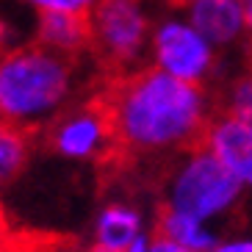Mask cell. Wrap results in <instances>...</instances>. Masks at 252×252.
Returning a JSON list of instances; mask_svg holds the SVG:
<instances>
[{"instance_id": "cell-3", "label": "cell", "mask_w": 252, "mask_h": 252, "mask_svg": "<svg viewBox=\"0 0 252 252\" xmlns=\"http://www.w3.org/2000/svg\"><path fill=\"white\" fill-rule=\"evenodd\" d=\"M244 191L247 189L236 180V175L214 153L197 144L186 153H178V163L172 166L163 186L161 208L211 224L233 214L244 200Z\"/></svg>"}, {"instance_id": "cell-2", "label": "cell", "mask_w": 252, "mask_h": 252, "mask_svg": "<svg viewBox=\"0 0 252 252\" xmlns=\"http://www.w3.org/2000/svg\"><path fill=\"white\" fill-rule=\"evenodd\" d=\"M81 59L31 42L0 56V122L33 133L69 111Z\"/></svg>"}, {"instance_id": "cell-14", "label": "cell", "mask_w": 252, "mask_h": 252, "mask_svg": "<svg viewBox=\"0 0 252 252\" xmlns=\"http://www.w3.org/2000/svg\"><path fill=\"white\" fill-rule=\"evenodd\" d=\"M25 6H31L33 11H61V14H81L89 17L100 0H23Z\"/></svg>"}, {"instance_id": "cell-4", "label": "cell", "mask_w": 252, "mask_h": 252, "mask_svg": "<svg viewBox=\"0 0 252 252\" xmlns=\"http://www.w3.org/2000/svg\"><path fill=\"white\" fill-rule=\"evenodd\" d=\"M92 59L105 81L150 67L156 14L150 0H100L89 14Z\"/></svg>"}, {"instance_id": "cell-12", "label": "cell", "mask_w": 252, "mask_h": 252, "mask_svg": "<svg viewBox=\"0 0 252 252\" xmlns=\"http://www.w3.org/2000/svg\"><path fill=\"white\" fill-rule=\"evenodd\" d=\"M216 100V111L236 117L247 125H252V61H247L244 69L227 75L219 89H211Z\"/></svg>"}, {"instance_id": "cell-18", "label": "cell", "mask_w": 252, "mask_h": 252, "mask_svg": "<svg viewBox=\"0 0 252 252\" xmlns=\"http://www.w3.org/2000/svg\"><path fill=\"white\" fill-rule=\"evenodd\" d=\"M150 247H153V236H150V233H141L125 252H150Z\"/></svg>"}, {"instance_id": "cell-20", "label": "cell", "mask_w": 252, "mask_h": 252, "mask_svg": "<svg viewBox=\"0 0 252 252\" xmlns=\"http://www.w3.org/2000/svg\"><path fill=\"white\" fill-rule=\"evenodd\" d=\"M0 252H28L25 247H8V244H0Z\"/></svg>"}, {"instance_id": "cell-10", "label": "cell", "mask_w": 252, "mask_h": 252, "mask_svg": "<svg viewBox=\"0 0 252 252\" xmlns=\"http://www.w3.org/2000/svg\"><path fill=\"white\" fill-rule=\"evenodd\" d=\"M144 230V216L130 202H108L94 219V244L125 252Z\"/></svg>"}, {"instance_id": "cell-9", "label": "cell", "mask_w": 252, "mask_h": 252, "mask_svg": "<svg viewBox=\"0 0 252 252\" xmlns=\"http://www.w3.org/2000/svg\"><path fill=\"white\" fill-rule=\"evenodd\" d=\"M33 42L56 53L83 59L92 53V25L89 17L61 14V11H36V36Z\"/></svg>"}, {"instance_id": "cell-6", "label": "cell", "mask_w": 252, "mask_h": 252, "mask_svg": "<svg viewBox=\"0 0 252 252\" xmlns=\"http://www.w3.org/2000/svg\"><path fill=\"white\" fill-rule=\"evenodd\" d=\"M47 141L56 156L67 161H103L119 156L108 111L97 97L61 114L47 127Z\"/></svg>"}, {"instance_id": "cell-11", "label": "cell", "mask_w": 252, "mask_h": 252, "mask_svg": "<svg viewBox=\"0 0 252 252\" xmlns=\"http://www.w3.org/2000/svg\"><path fill=\"white\" fill-rule=\"evenodd\" d=\"M156 236H163L175 241L180 247H189L194 252H214L219 247V233L208 222L202 219H194V216L178 214V211H169V208H161L158 211V222H156Z\"/></svg>"}, {"instance_id": "cell-8", "label": "cell", "mask_w": 252, "mask_h": 252, "mask_svg": "<svg viewBox=\"0 0 252 252\" xmlns=\"http://www.w3.org/2000/svg\"><path fill=\"white\" fill-rule=\"evenodd\" d=\"M202 147L214 153L247 191H252V125L216 111L202 136Z\"/></svg>"}, {"instance_id": "cell-17", "label": "cell", "mask_w": 252, "mask_h": 252, "mask_svg": "<svg viewBox=\"0 0 252 252\" xmlns=\"http://www.w3.org/2000/svg\"><path fill=\"white\" fill-rule=\"evenodd\" d=\"M247 20V61H252V0H241Z\"/></svg>"}, {"instance_id": "cell-7", "label": "cell", "mask_w": 252, "mask_h": 252, "mask_svg": "<svg viewBox=\"0 0 252 252\" xmlns=\"http://www.w3.org/2000/svg\"><path fill=\"white\" fill-rule=\"evenodd\" d=\"M166 6L178 8L219 50L222 59L238 47L247 50V20L241 0H166Z\"/></svg>"}, {"instance_id": "cell-5", "label": "cell", "mask_w": 252, "mask_h": 252, "mask_svg": "<svg viewBox=\"0 0 252 252\" xmlns=\"http://www.w3.org/2000/svg\"><path fill=\"white\" fill-rule=\"evenodd\" d=\"M150 64L172 78L205 86L219 75L222 56L178 8L166 6L163 0V11L156 14V25H153Z\"/></svg>"}, {"instance_id": "cell-13", "label": "cell", "mask_w": 252, "mask_h": 252, "mask_svg": "<svg viewBox=\"0 0 252 252\" xmlns=\"http://www.w3.org/2000/svg\"><path fill=\"white\" fill-rule=\"evenodd\" d=\"M31 158V133L17 125L0 122V186L23 172V166Z\"/></svg>"}, {"instance_id": "cell-15", "label": "cell", "mask_w": 252, "mask_h": 252, "mask_svg": "<svg viewBox=\"0 0 252 252\" xmlns=\"http://www.w3.org/2000/svg\"><path fill=\"white\" fill-rule=\"evenodd\" d=\"M214 252H252V236H233L222 238Z\"/></svg>"}, {"instance_id": "cell-19", "label": "cell", "mask_w": 252, "mask_h": 252, "mask_svg": "<svg viewBox=\"0 0 252 252\" xmlns=\"http://www.w3.org/2000/svg\"><path fill=\"white\" fill-rule=\"evenodd\" d=\"M86 252H117V250H111V247H103V244H94V241H92V247Z\"/></svg>"}, {"instance_id": "cell-16", "label": "cell", "mask_w": 252, "mask_h": 252, "mask_svg": "<svg viewBox=\"0 0 252 252\" xmlns=\"http://www.w3.org/2000/svg\"><path fill=\"white\" fill-rule=\"evenodd\" d=\"M150 252H194V250L180 247V244H175V241H169V238H163V236H153V247H150Z\"/></svg>"}, {"instance_id": "cell-1", "label": "cell", "mask_w": 252, "mask_h": 252, "mask_svg": "<svg viewBox=\"0 0 252 252\" xmlns=\"http://www.w3.org/2000/svg\"><path fill=\"white\" fill-rule=\"evenodd\" d=\"M94 97L108 111L119 156L186 153L202 144L216 114L211 89L172 78L153 64L105 81Z\"/></svg>"}]
</instances>
